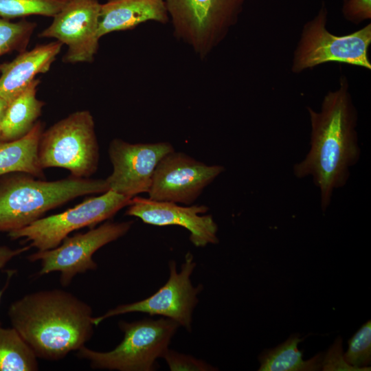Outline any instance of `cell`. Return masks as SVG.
<instances>
[{
	"instance_id": "5b68a950",
	"label": "cell",
	"mask_w": 371,
	"mask_h": 371,
	"mask_svg": "<svg viewBox=\"0 0 371 371\" xmlns=\"http://www.w3.org/2000/svg\"><path fill=\"white\" fill-rule=\"evenodd\" d=\"M174 36L205 58L237 23L249 0H164Z\"/></svg>"
},
{
	"instance_id": "ffe728a7",
	"label": "cell",
	"mask_w": 371,
	"mask_h": 371,
	"mask_svg": "<svg viewBox=\"0 0 371 371\" xmlns=\"http://www.w3.org/2000/svg\"><path fill=\"white\" fill-rule=\"evenodd\" d=\"M38 370V357L17 331L0 325V371Z\"/></svg>"
},
{
	"instance_id": "4316f807",
	"label": "cell",
	"mask_w": 371,
	"mask_h": 371,
	"mask_svg": "<svg viewBox=\"0 0 371 371\" xmlns=\"http://www.w3.org/2000/svg\"><path fill=\"white\" fill-rule=\"evenodd\" d=\"M30 248V245L16 249H12L7 245H0V270L15 257L28 251ZM2 293L3 292L0 291V302Z\"/></svg>"
},
{
	"instance_id": "4fadbf2b",
	"label": "cell",
	"mask_w": 371,
	"mask_h": 371,
	"mask_svg": "<svg viewBox=\"0 0 371 371\" xmlns=\"http://www.w3.org/2000/svg\"><path fill=\"white\" fill-rule=\"evenodd\" d=\"M173 150L168 142L132 144L113 139L108 150L113 170L105 179L109 190L131 198L148 193L157 164Z\"/></svg>"
},
{
	"instance_id": "30bf717a",
	"label": "cell",
	"mask_w": 371,
	"mask_h": 371,
	"mask_svg": "<svg viewBox=\"0 0 371 371\" xmlns=\"http://www.w3.org/2000/svg\"><path fill=\"white\" fill-rule=\"evenodd\" d=\"M196 265L191 254L186 256L179 272L176 262L170 260L168 279L154 294L140 301L119 305L100 316L94 317V326L113 316L144 313L150 316L161 315L171 319L191 331L192 313L199 302L198 295L203 289L202 284L194 286L191 282L190 277Z\"/></svg>"
},
{
	"instance_id": "d6986e66",
	"label": "cell",
	"mask_w": 371,
	"mask_h": 371,
	"mask_svg": "<svg viewBox=\"0 0 371 371\" xmlns=\"http://www.w3.org/2000/svg\"><path fill=\"white\" fill-rule=\"evenodd\" d=\"M302 341L298 334H293L278 346L265 350L258 357L259 371H315L322 369V353L308 360L303 359L298 348Z\"/></svg>"
},
{
	"instance_id": "d4e9b609",
	"label": "cell",
	"mask_w": 371,
	"mask_h": 371,
	"mask_svg": "<svg viewBox=\"0 0 371 371\" xmlns=\"http://www.w3.org/2000/svg\"><path fill=\"white\" fill-rule=\"evenodd\" d=\"M342 338L338 336L323 356L322 370L324 371H359L348 364L343 357Z\"/></svg>"
},
{
	"instance_id": "277c9868",
	"label": "cell",
	"mask_w": 371,
	"mask_h": 371,
	"mask_svg": "<svg viewBox=\"0 0 371 371\" xmlns=\"http://www.w3.org/2000/svg\"><path fill=\"white\" fill-rule=\"evenodd\" d=\"M118 324L124 337L114 349L101 352L84 346L76 351V356L87 361L93 370L154 371L158 366L157 359L163 357L180 326L164 317L120 321Z\"/></svg>"
},
{
	"instance_id": "2e32d148",
	"label": "cell",
	"mask_w": 371,
	"mask_h": 371,
	"mask_svg": "<svg viewBox=\"0 0 371 371\" xmlns=\"http://www.w3.org/2000/svg\"><path fill=\"white\" fill-rule=\"evenodd\" d=\"M170 21L164 0H108L101 3L98 36L132 30L141 23Z\"/></svg>"
},
{
	"instance_id": "ba28073f",
	"label": "cell",
	"mask_w": 371,
	"mask_h": 371,
	"mask_svg": "<svg viewBox=\"0 0 371 371\" xmlns=\"http://www.w3.org/2000/svg\"><path fill=\"white\" fill-rule=\"evenodd\" d=\"M131 198L109 190L101 195L88 198L63 212L41 218L29 225L8 233L12 240L24 238L38 251L54 248L72 232L93 227L127 207Z\"/></svg>"
},
{
	"instance_id": "cb8c5ba5",
	"label": "cell",
	"mask_w": 371,
	"mask_h": 371,
	"mask_svg": "<svg viewBox=\"0 0 371 371\" xmlns=\"http://www.w3.org/2000/svg\"><path fill=\"white\" fill-rule=\"evenodd\" d=\"M171 371H214L218 370L203 360L191 355L168 349L163 357Z\"/></svg>"
},
{
	"instance_id": "8992f818",
	"label": "cell",
	"mask_w": 371,
	"mask_h": 371,
	"mask_svg": "<svg viewBox=\"0 0 371 371\" xmlns=\"http://www.w3.org/2000/svg\"><path fill=\"white\" fill-rule=\"evenodd\" d=\"M41 168L58 167L71 176L89 178L98 169L99 146L89 111L71 113L43 131L38 144Z\"/></svg>"
},
{
	"instance_id": "e0dca14e",
	"label": "cell",
	"mask_w": 371,
	"mask_h": 371,
	"mask_svg": "<svg viewBox=\"0 0 371 371\" xmlns=\"http://www.w3.org/2000/svg\"><path fill=\"white\" fill-rule=\"evenodd\" d=\"M41 82L35 78L22 92L8 103L0 131V141L8 142L27 135L41 116L45 102L36 97Z\"/></svg>"
},
{
	"instance_id": "9a60e30c",
	"label": "cell",
	"mask_w": 371,
	"mask_h": 371,
	"mask_svg": "<svg viewBox=\"0 0 371 371\" xmlns=\"http://www.w3.org/2000/svg\"><path fill=\"white\" fill-rule=\"evenodd\" d=\"M63 44L53 41L25 50L12 61L0 64V96L8 103L22 92L38 74L47 72Z\"/></svg>"
},
{
	"instance_id": "484cf974",
	"label": "cell",
	"mask_w": 371,
	"mask_h": 371,
	"mask_svg": "<svg viewBox=\"0 0 371 371\" xmlns=\"http://www.w3.org/2000/svg\"><path fill=\"white\" fill-rule=\"evenodd\" d=\"M341 12L344 19L359 24L371 19V0H344Z\"/></svg>"
},
{
	"instance_id": "83f0119b",
	"label": "cell",
	"mask_w": 371,
	"mask_h": 371,
	"mask_svg": "<svg viewBox=\"0 0 371 371\" xmlns=\"http://www.w3.org/2000/svg\"><path fill=\"white\" fill-rule=\"evenodd\" d=\"M8 105V102L2 97L0 96V131L3 117Z\"/></svg>"
},
{
	"instance_id": "52a82bcc",
	"label": "cell",
	"mask_w": 371,
	"mask_h": 371,
	"mask_svg": "<svg viewBox=\"0 0 371 371\" xmlns=\"http://www.w3.org/2000/svg\"><path fill=\"white\" fill-rule=\"evenodd\" d=\"M328 10L322 3L317 14L302 30L293 52L291 70L298 74L329 62L348 64L371 70L368 49L371 23L346 35L327 29Z\"/></svg>"
},
{
	"instance_id": "3957f363",
	"label": "cell",
	"mask_w": 371,
	"mask_h": 371,
	"mask_svg": "<svg viewBox=\"0 0 371 371\" xmlns=\"http://www.w3.org/2000/svg\"><path fill=\"white\" fill-rule=\"evenodd\" d=\"M0 179V232L25 227L78 196L109 190L105 179L70 177L56 181L36 179L14 172Z\"/></svg>"
},
{
	"instance_id": "603a6c76",
	"label": "cell",
	"mask_w": 371,
	"mask_h": 371,
	"mask_svg": "<svg viewBox=\"0 0 371 371\" xmlns=\"http://www.w3.org/2000/svg\"><path fill=\"white\" fill-rule=\"evenodd\" d=\"M345 361L359 371L370 370L371 321L363 324L348 340V350L343 354Z\"/></svg>"
},
{
	"instance_id": "44dd1931",
	"label": "cell",
	"mask_w": 371,
	"mask_h": 371,
	"mask_svg": "<svg viewBox=\"0 0 371 371\" xmlns=\"http://www.w3.org/2000/svg\"><path fill=\"white\" fill-rule=\"evenodd\" d=\"M68 0H0V17L5 19L31 15L53 17Z\"/></svg>"
},
{
	"instance_id": "6da1fadb",
	"label": "cell",
	"mask_w": 371,
	"mask_h": 371,
	"mask_svg": "<svg viewBox=\"0 0 371 371\" xmlns=\"http://www.w3.org/2000/svg\"><path fill=\"white\" fill-rule=\"evenodd\" d=\"M306 109L311 129L310 149L304 159L294 165L293 173L297 178H312L325 212L334 190L346 184L350 169L361 155L358 113L347 77L340 76L338 88L324 95L319 111Z\"/></svg>"
},
{
	"instance_id": "7c38bea8",
	"label": "cell",
	"mask_w": 371,
	"mask_h": 371,
	"mask_svg": "<svg viewBox=\"0 0 371 371\" xmlns=\"http://www.w3.org/2000/svg\"><path fill=\"white\" fill-rule=\"evenodd\" d=\"M101 3L98 0H68L53 16L51 24L39 34L65 45V63H91L99 47L98 24Z\"/></svg>"
},
{
	"instance_id": "ac0fdd59",
	"label": "cell",
	"mask_w": 371,
	"mask_h": 371,
	"mask_svg": "<svg viewBox=\"0 0 371 371\" xmlns=\"http://www.w3.org/2000/svg\"><path fill=\"white\" fill-rule=\"evenodd\" d=\"M44 125L37 121L23 137L8 142L0 141V177L22 172L38 179L45 175L38 160V144Z\"/></svg>"
},
{
	"instance_id": "f1b7e54d",
	"label": "cell",
	"mask_w": 371,
	"mask_h": 371,
	"mask_svg": "<svg viewBox=\"0 0 371 371\" xmlns=\"http://www.w3.org/2000/svg\"></svg>"
},
{
	"instance_id": "7a4b0ae2",
	"label": "cell",
	"mask_w": 371,
	"mask_h": 371,
	"mask_svg": "<svg viewBox=\"0 0 371 371\" xmlns=\"http://www.w3.org/2000/svg\"><path fill=\"white\" fill-rule=\"evenodd\" d=\"M11 326L38 359L58 361L85 346L93 334L92 308L58 289L27 293L10 304Z\"/></svg>"
},
{
	"instance_id": "8fae6325",
	"label": "cell",
	"mask_w": 371,
	"mask_h": 371,
	"mask_svg": "<svg viewBox=\"0 0 371 371\" xmlns=\"http://www.w3.org/2000/svg\"><path fill=\"white\" fill-rule=\"evenodd\" d=\"M224 170L222 166L207 165L175 150L164 156L157 164L148 192V198L190 205Z\"/></svg>"
},
{
	"instance_id": "5bb4252c",
	"label": "cell",
	"mask_w": 371,
	"mask_h": 371,
	"mask_svg": "<svg viewBox=\"0 0 371 371\" xmlns=\"http://www.w3.org/2000/svg\"><path fill=\"white\" fill-rule=\"evenodd\" d=\"M125 215L140 218L155 226L179 225L190 232V242L197 247L218 243V226L211 214H203L209 207L203 205L181 206L172 202L157 201L134 196Z\"/></svg>"
},
{
	"instance_id": "9c48e42d",
	"label": "cell",
	"mask_w": 371,
	"mask_h": 371,
	"mask_svg": "<svg viewBox=\"0 0 371 371\" xmlns=\"http://www.w3.org/2000/svg\"><path fill=\"white\" fill-rule=\"evenodd\" d=\"M133 224V221H105L85 233L67 236L54 248L37 250L28 255L27 259L32 262H40L38 276L60 272L61 285L67 286L76 275L96 270L98 265L93 259V254L104 245L126 235Z\"/></svg>"
},
{
	"instance_id": "7402d4cb",
	"label": "cell",
	"mask_w": 371,
	"mask_h": 371,
	"mask_svg": "<svg viewBox=\"0 0 371 371\" xmlns=\"http://www.w3.org/2000/svg\"><path fill=\"white\" fill-rule=\"evenodd\" d=\"M36 27V23L25 19L11 22L0 17V57L14 51L26 50Z\"/></svg>"
}]
</instances>
